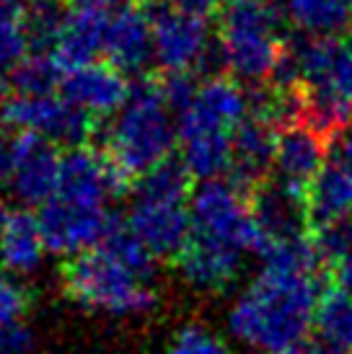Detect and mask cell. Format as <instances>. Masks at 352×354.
<instances>
[{
  "label": "cell",
  "mask_w": 352,
  "mask_h": 354,
  "mask_svg": "<svg viewBox=\"0 0 352 354\" xmlns=\"http://www.w3.org/2000/svg\"><path fill=\"white\" fill-rule=\"evenodd\" d=\"M213 52L207 19L176 6L153 13V59L166 75H192Z\"/></svg>",
  "instance_id": "obj_10"
},
{
  "label": "cell",
  "mask_w": 352,
  "mask_h": 354,
  "mask_svg": "<svg viewBox=\"0 0 352 354\" xmlns=\"http://www.w3.org/2000/svg\"><path fill=\"white\" fill-rule=\"evenodd\" d=\"M112 13L114 10L101 8L98 3H91V0H76L62 13L55 44L47 52L62 68V73L96 62L98 55H104V37H107Z\"/></svg>",
  "instance_id": "obj_14"
},
{
  "label": "cell",
  "mask_w": 352,
  "mask_h": 354,
  "mask_svg": "<svg viewBox=\"0 0 352 354\" xmlns=\"http://www.w3.org/2000/svg\"><path fill=\"white\" fill-rule=\"evenodd\" d=\"M244 256L246 254L236 248L220 246L189 233L184 248L179 251L174 261L189 287L202 292H220L228 285H234L236 277L241 274Z\"/></svg>",
  "instance_id": "obj_18"
},
{
  "label": "cell",
  "mask_w": 352,
  "mask_h": 354,
  "mask_svg": "<svg viewBox=\"0 0 352 354\" xmlns=\"http://www.w3.org/2000/svg\"><path fill=\"white\" fill-rule=\"evenodd\" d=\"M60 174H62V153L58 150V145L34 135H19L16 166L8 184L21 205H47L58 194Z\"/></svg>",
  "instance_id": "obj_15"
},
{
  "label": "cell",
  "mask_w": 352,
  "mask_h": 354,
  "mask_svg": "<svg viewBox=\"0 0 352 354\" xmlns=\"http://www.w3.org/2000/svg\"><path fill=\"white\" fill-rule=\"evenodd\" d=\"M171 6H176L179 10H186L192 16H200V19H210L213 13H220L223 10V0H174Z\"/></svg>",
  "instance_id": "obj_28"
},
{
  "label": "cell",
  "mask_w": 352,
  "mask_h": 354,
  "mask_svg": "<svg viewBox=\"0 0 352 354\" xmlns=\"http://www.w3.org/2000/svg\"><path fill=\"white\" fill-rule=\"evenodd\" d=\"M313 339L319 354H352V295L340 287H324L316 313H313Z\"/></svg>",
  "instance_id": "obj_20"
},
{
  "label": "cell",
  "mask_w": 352,
  "mask_h": 354,
  "mask_svg": "<svg viewBox=\"0 0 352 354\" xmlns=\"http://www.w3.org/2000/svg\"><path fill=\"white\" fill-rule=\"evenodd\" d=\"M60 96L96 122V119L117 117L132 96V86L127 83L125 73L112 68L107 59L104 62L96 59L80 68L65 70L60 83Z\"/></svg>",
  "instance_id": "obj_12"
},
{
  "label": "cell",
  "mask_w": 352,
  "mask_h": 354,
  "mask_svg": "<svg viewBox=\"0 0 352 354\" xmlns=\"http://www.w3.org/2000/svg\"><path fill=\"white\" fill-rule=\"evenodd\" d=\"M104 142V156L127 184L166 163L179 142V124L161 91V80L137 83Z\"/></svg>",
  "instance_id": "obj_2"
},
{
  "label": "cell",
  "mask_w": 352,
  "mask_h": 354,
  "mask_svg": "<svg viewBox=\"0 0 352 354\" xmlns=\"http://www.w3.org/2000/svg\"><path fill=\"white\" fill-rule=\"evenodd\" d=\"M329 145L326 140L303 124H290L280 129L277 135V148H274V184L283 189L288 197L301 202L306 207L308 189L322 174L324 163L329 158Z\"/></svg>",
  "instance_id": "obj_11"
},
{
  "label": "cell",
  "mask_w": 352,
  "mask_h": 354,
  "mask_svg": "<svg viewBox=\"0 0 352 354\" xmlns=\"http://www.w3.org/2000/svg\"><path fill=\"white\" fill-rule=\"evenodd\" d=\"M252 101L236 78L215 75L197 86L195 99L176 117L179 138H234Z\"/></svg>",
  "instance_id": "obj_8"
},
{
  "label": "cell",
  "mask_w": 352,
  "mask_h": 354,
  "mask_svg": "<svg viewBox=\"0 0 352 354\" xmlns=\"http://www.w3.org/2000/svg\"><path fill=\"white\" fill-rule=\"evenodd\" d=\"M6 101H8V80H6V75L0 73V111H3V106H6Z\"/></svg>",
  "instance_id": "obj_31"
},
{
  "label": "cell",
  "mask_w": 352,
  "mask_h": 354,
  "mask_svg": "<svg viewBox=\"0 0 352 354\" xmlns=\"http://www.w3.org/2000/svg\"><path fill=\"white\" fill-rule=\"evenodd\" d=\"M283 16L270 0H225L218 24V55L236 80H274L288 59Z\"/></svg>",
  "instance_id": "obj_3"
},
{
  "label": "cell",
  "mask_w": 352,
  "mask_h": 354,
  "mask_svg": "<svg viewBox=\"0 0 352 354\" xmlns=\"http://www.w3.org/2000/svg\"><path fill=\"white\" fill-rule=\"evenodd\" d=\"M347 44H350V50H352V29H350V41H347Z\"/></svg>",
  "instance_id": "obj_32"
},
{
  "label": "cell",
  "mask_w": 352,
  "mask_h": 354,
  "mask_svg": "<svg viewBox=\"0 0 352 354\" xmlns=\"http://www.w3.org/2000/svg\"><path fill=\"white\" fill-rule=\"evenodd\" d=\"M26 305H29L26 290L19 285V279H13V274L0 269V326L21 324Z\"/></svg>",
  "instance_id": "obj_25"
},
{
  "label": "cell",
  "mask_w": 352,
  "mask_h": 354,
  "mask_svg": "<svg viewBox=\"0 0 352 354\" xmlns=\"http://www.w3.org/2000/svg\"><path fill=\"white\" fill-rule=\"evenodd\" d=\"M308 236H311V243L319 254V261L332 269L340 259H344L352 251V220L308 227Z\"/></svg>",
  "instance_id": "obj_24"
},
{
  "label": "cell",
  "mask_w": 352,
  "mask_h": 354,
  "mask_svg": "<svg viewBox=\"0 0 352 354\" xmlns=\"http://www.w3.org/2000/svg\"><path fill=\"white\" fill-rule=\"evenodd\" d=\"M47 254L39 215L29 209H0V264L8 274L37 272Z\"/></svg>",
  "instance_id": "obj_19"
},
{
  "label": "cell",
  "mask_w": 352,
  "mask_h": 354,
  "mask_svg": "<svg viewBox=\"0 0 352 354\" xmlns=\"http://www.w3.org/2000/svg\"><path fill=\"white\" fill-rule=\"evenodd\" d=\"M31 334L26 326H0V354H29Z\"/></svg>",
  "instance_id": "obj_26"
},
{
  "label": "cell",
  "mask_w": 352,
  "mask_h": 354,
  "mask_svg": "<svg viewBox=\"0 0 352 354\" xmlns=\"http://www.w3.org/2000/svg\"><path fill=\"white\" fill-rule=\"evenodd\" d=\"M192 236L236 248L241 254H262V233L252 209V192L231 178L202 181L192 194Z\"/></svg>",
  "instance_id": "obj_6"
},
{
  "label": "cell",
  "mask_w": 352,
  "mask_h": 354,
  "mask_svg": "<svg viewBox=\"0 0 352 354\" xmlns=\"http://www.w3.org/2000/svg\"><path fill=\"white\" fill-rule=\"evenodd\" d=\"M332 274H334V287H340V290L352 295V251L332 266Z\"/></svg>",
  "instance_id": "obj_29"
},
{
  "label": "cell",
  "mask_w": 352,
  "mask_h": 354,
  "mask_svg": "<svg viewBox=\"0 0 352 354\" xmlns=\"http://www.w3.org/2000/svg\"><path fill=\"white\" fill-rule=\"evenodd\" d=\"M62 287L73 303L107 315L148 313L158 300L150 277L135 272L104 246L70 259L62 269Z\"/></svg>",
  "instance_id": "obj_5"
},
{
  "label": "cell",
  "mask_w": 352,
  "mask_h": 354,
  "mask_svg": "<svg viewBox=\"0 0 352 354\" xmlns=\"http://www.w3.org/2000/svg\"><path fill=\"white\" fill-rule=\"evenodd\" d=\"M285 19L308 39H337L352 29V0H285Z\"/></svg>",
  "instance_id": "obj_21"
},
{
  "label": "cell",
  "mask_w": 352,
  "mask_h": 354,
  "mask_svg": "<svg viewBox=\"0 0 352 354\" xmlns=\"http://www.w3.org/2000/svg\"><path fill=\"white\" fill-rule=\"evenodd\" d=\"M280 127L272 119L262 117L249 109V117L241 122V127L234 135V166H231V181L254 192L267 181L274 163V148H277Z\"/></svg>",
  "instance_id": "obj_17"
},
{
  "label": "cell",
  "mask_w": 352,
  "mask_h": 354,
  "mask_svg": "<svg viewBox=\"0 0 352 354\" xmlns=\"http://www.w3.org/2000/svg\"><path fill=\"white\" fill-rule=\"evenodd\" d=\"M192 176L182 163L166 160L137 181L127 223L150 254L176 259L192 233Z\"/></svg>",
  "instance_id": "obj_4"
},
{
  "label": "cell",
  "mask_w": 352,
  "mask_h": 354,
  "mask_svg": "<svg viewBox=\"0 0 352 354\" xmlns=\"http://www.w3.org/2000/svg\"><path fill=\"white\" fill-rule=\"evenodd\" d=\"M0 114L8 129L19 135L42 138L52 145L83 148L96 129L94 119L68 104L60 93H47V96L16 93L6 101Z\"/></svg>",
  "instance_id": "obj_7"
},
{
  "label": "cell",
  "mask_w": 352,
  "mask_h": 354,
  "mask_svg": "<svg viewBox=\"0 0 352 354\" xmlns=\"http://www.w3.org/2000/svg\"><path fill=\"white\" fill-rule=\"evenodd\" d=\"M114 223L117 217L107 207L80 205V202L60 197H52L39 209V225L49 254L68 256V259H76L101 246Z\"/></svg>",
  "instance_id": "obj_9"
},
{
  "label": "cell",
  "mask_w": 352,
  "mask_h": 354,
  "mask_svg": "<svg viewBox=\"0 0 352 354\" xmlns=\"http://www.w3.org/2000/svg\"><path fill=\"white\" fill-rule=\"evenodd\" d=\"M267 354H319L313 346L306 344H295V346H285V349H277V352H267Z\"/></svg>",
  "instance_id": "obj_30"
},
{
  "label": "cell",
  "mask_w": 352,
  "mask_h": 354,
  "mask_svg": "<svg viewBox=\"0 0 352 354\" xmlns=\"http://www.w3.org/2000/svg\"><path fill=\"white\" fill-rule=\"evenodd\" d=\"M164 354H234L223 336L200 324H184L168 339Z\"/></svg>",
  "instance_id": "obj_23"
},
{
  "label": "cell",
  "mask_w": 352,
  "mask_h": 354,
  "mask_svg": "<svg viewBox=\"0 0 352 354\" xmlns=\"http://www.w3.org/2000/svg\"><path fill=\"white\" fill-rule=\"evenodd\" d=\"M319 266L322 261L308 233L270 248L254 282L231 305V336L264 352L303 344L322 295Z\"/></svg>",
  "instance_id": "obj_1"
},
{
  "label": "cell",
  "mask_w": 352,
  "mask_h": 354,
  "mask_svg": "<svg viewBox=\"0 0 352 354\" xmlns=\"http://www.w3.org/2000/svg\"><path fill=\"white\" fill-rule=\"evenodd\" d=\"M308 227L332 225L352 217V132L329 145V158L308 189L306 199Z\"/></svg>",
  "instance_id": "obj_13"
},
{
  "label": "cell",
  "mask_w": 352,
  "mask_h": 354,
  "mask_svg": "<svg viewBox=\"0 0 352 354\" xmlns=\"http://www.w3.org/2000/svg\"><path fill=\"white\" fill-rule=\"evenodd\" d=\"M62 83V68L47 52H31L29 57L13 70V86L16 93L24 96H47L58 93Z\"/></svg>",
  "instance_id": "obj_22"
},
{
  "label": "cell",
  "mask_w": 352,
  "mask_h": 354,
  "mask_svg": "<svg viewBox=\"0 0 352 354\" xmlns=\"http://www.w3.org/2000/svg\"><path fill=\"white\" fill-rule=\"evenodd\" d=\"M104 57L119 73H140L153 59V13L127 3L112 13L104 37Z\"/></svg>",
  "instance_id": "obj_16"
},
{
  "label": "cell",
  "mask_w": 352,
  "mask_h": 354,
  "mask_svg": "<svg viewBox=\"0 0 352 354\" xmlns=\"http://www.w3.org/2000/svg\"><path fill=\"white\" fill-rule=\"evenodd\" d=\"M16 148H19V135L8 127H0V181H8L16 166Z\"/></svg>",
  "instance_id": "obj_27"
}]
</instances>
